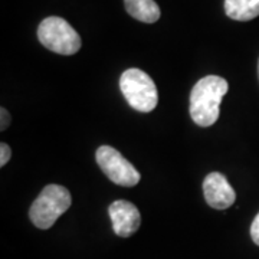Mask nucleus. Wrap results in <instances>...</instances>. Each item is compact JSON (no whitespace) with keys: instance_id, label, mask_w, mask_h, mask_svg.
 Segmentation results:
<instances>
[{"instance_id":"423d86ee","label":"nucleus","mask_w":259,"mask_h":259,"mask_svg":"<svg viewBox=\"0 0 259 259\" xmlns=\"http://www.w3.org/2000/svg\"><path fill=\"white\" fill-rule=\"evenodd\" d=\"M203 193L206 203L213 209L225 210L236 200V192L222 173L213 171L204 177Z\"/></svg>"},{"instance_id":"39448f33","label":"nucleus","mask_w":259,"mask_h":259,"mask_svg":"<svg viewBox=\"0 0 259 259\" xmlns=\"http://www.w3.org/2000/svg\"><path fill=\"white\" fill-rule=\"evenodd\" d=\"M98 166L101 167L104 175L112 183L124 187H133L140 182V173L137 168L130 163L120 151L111 146H101L95 153Z\"/></svg>"},{"instance_id":"f03ea898","label":"nucleus","mask_w":259,"mask_h":259,"mask_svg":"<svg viewBox=\"0 0 259 259\" xmlns=\"http://www.w3.org/2000/svg\"><path fill=\"white\" fill-rule=\"evenodd\" d=\"M72 203L69 190L59 185H48L30 206L29 218L39 229H49Z\"/></svg>"},{"instance_id":"6e6552de","label":"nucleus","mask_w":259,"mask_h":259,"mask_svg":"<svg viewBox=\"0 0 259 259\" xmlns=\"http://www.w3.org/2000/svg\"><path fill=\"white\" fill-rule=\"evenodd\" d=\"M130 16L144 23H154L160 19V8L154 0H124Z\"/></svg>"},{"instance_id":"f8f14e48","label":"nucleus","mask_w":259,"mask_h":259,"mask_svg":"<svg viewBox=\"0 0 259 259\" xmlns=\"http://www.w3.org/2000/svg\"><path fill=\"white\" fill-rule=\"evenodd\" d=\"M0 117H2L0 130H2V131H5V130L9 127V124H10V114L6 111V108H2V110H0Z\"/></svg>"},{"instance_id":"9d476101","label":"nucleus","mask_w":259,"mask_h":259,"mask_svg":"<svg viewBox=\"0 0 259 259\" xmlns=\"http://www.w3.org/2000/svg\"><path fill=\"white\" fill-rule=\"evenodd\" d=\"M10 156H12V151H10V147L6 144V143H2L0 144V166L5 167L8 164V161L10 160Z\"/></svg>"},{"instance_id":"0eeeda50","label":"nucleus","mask_w":259,"mask_h":259,"mask_svg":"<svg viewBox=\"0 0 259 259\" xmlns=\"http://www.w3.org/2000/svg\"><path fill=\"white\" fill-rule=\"evenodd\" d=\"M112 229L121 238H128L139 231L141 214L139 209L127 200H115L108 206Z\"/></svg>"},{"instance_id":"20e7f679","label":"nucleus","mask_w":259,"mask_h":259,"mask_svg":"<svg viewBox=\"0 0 259 259\" xmlns=\"http://www.w3.org/2000/svg\"><path fill=\"white\" fill-rule=\"evenodd\" d=\"M37 39L47 49L59 55H74L82 45L78 32L65 19L58 16H51L40 22Z\"/></svg>"},{"instance_id":"7ed1b4c3","label":"nucleus","mask_w":259,"mask_h":259,"mask_svg":"<svg viewBox=\"0 0 259 259\" xmlns=\"http://www.w3.org/2000/svg\"><path fill=\"white\" fill-rule=\"evenodd\" d=\"M120 88L130 107L136 111L150 112L157 107V87L144 71L137 68L127 69L121 75Z\"/></svg>"},{"instance_id":"f257e3e1","label":"nucleus","mask_w":259,"mask_h":259,"mask_svg":"<svg viewBox=\"0 0 259 259\" xmlns=\"http://www.w3.org/2000/svg\"><path fill=\"white\" fill-rule=\"evenodd\" d=\"M229 90L228 81L218 75L199 79L190 94L189 111L192 120L200 127L213 125L221 114V102Z\"/></svg>"},{"instance_id":"ddd939ff","label":"nucleus","mask_w":259,"mask_h":259,"mask_svg":"<svg viewBox=\"0 0 259 259\" xmlns=\"http://www.w3.org/2000/svg\"><path fill=\"white\" fill-rule=\"evenodd\" d=\"M258 76H259V61H258Z\"/></svg>"},{"instance_id":"1a4fd4ad","label":"nucleus","mask_w":259,"mask_h":259,"mask_svg":"<svg viewBox=\"0 0 259 259\" xmlns=\"http://www.w3.org/2000/svg\"><path fill=\"white\" fill-rule=\"evenodd\" d=\"M225 12L233 20L248 22L259 16V0H225Z\"/></svg>"},{"instance_id":"9b49d317","label":"nucleus","mask_w":259,"mask_h":259,"mask_svg":"<svg viewBox=\"0 0 259 259\" xmlns=\"http://www.w3.org/2000/svg\"><path fill=\"white\" fill-rule=\"evenodd\" d=\"M250 238L259 246V213L255 216L253 222L250 225Z\"/></svg>"}]
</instances>
